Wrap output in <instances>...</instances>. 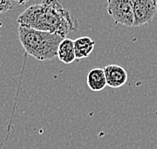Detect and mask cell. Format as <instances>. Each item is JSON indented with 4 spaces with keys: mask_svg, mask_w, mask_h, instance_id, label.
Listing matches in <instances>:
<instances>
[{
    "mask_svg": "<svg viewBox=\"0 0 157 149\" xmlns=\"http://www.w3.org/2000/svg\"><path fill=\"white\" fill-rule=\"evenodd\" d=\"M134 27L152 22L157 12L156 0H132Z\"/></svg>",
    "mask_w": 157,
    "mask_h": 149,
    "instance_id": "cell-4",
    "label": "cell"
},
{
    "mask_svg": "<svg viewBox=\"0 0 157 149\" xmlns=\"http://www.w3.org/2000/svg\"><path fill=\"white\" fill-rule=\"evenodd\" d=\"M107 86L111 88H120L127 82L128 75L123 67L117 64H109L104 68Z\"/></svg>",
    "mask_w": 157,
    "mask_h": 149,
    "instance_id": "cell-5",
    "label": "cell"
},
{
    "mask_svg": "<svg viewBox=\"0 0 157 149\" xmlns=\"http://www.w3.org/2000/svg\"><path fill=\"white\" fill-rule=\"evenodd\" d=\"M95 47V41L88 36H82L74 40L76 59H83L92 53Z\"/></svg>",
    "mask_w": 157,
    "mask_h": 149,
    "instance_id": "cell-8",
    "label": "cell"
},
{
    "mask_svg": "<svg viewBox=\"0 0 157 149\" xmlns=\"http://www.w3.org/2000/svg\"><path fill=\"white\" fill-rule=\"evenodd\" d=\"M12 3L10 0H0V14L8 12L12 9Z\"/></svg>",
    "mask_w": 157,
    "mask_h": 149,
    "instance_id": "cell-9",
    "label": "cell"
},
{
    "mask_svg": "<svg viewBox=\"0 0 157 149\" xmlns=\"http://www.w3.org/2000/svg\"><path fill=\"white\" fill-rule=\"evenodd\" d=\"M156 1H157V0H156Z\"/></svg>",
    "mask_w": 157,
    "mask_h": 149,
    "instance_id": "cell-11",
    "label": "cell"
},
{
    "mask_svg": "<svg viewBox=\"0 0 157 149\" xmlns=\"http://www.w3.org/2000/svg\"><path fill=\"white\" fill-rule=\"evenodd\" d=\"M18 38L27 54L39 61H47L57 56L58 46L64 37L19 25Z\"/></svg>",
    "mask_w": 157,
    "mask_h": 149,
    "instance_id": "cell-2",
    "label": "cell"
},
{
    "mask_svg": "<svg viewBox=\"0 0 157 149\" xmlns=\"http://www.w3.org/2000/svg\"><path fill=\"white\" fill-rule=\"evenodd\" d=\"M17 22L20 26L55 33L64 38L79 25L78 19L58 0H43L31 5L19 15Z\"/></svg>",
    "mask_w": 157,
    "mask_h": 149,
    "instance_id": "cell-1",
    "label": "cell"
},
{
    "mask_svg": "<svg viewBox=\"0 0 157 149\" xmlns=\"http://www.w3.org/2000/svg\"><path fill=\"white\" fill-rule=\"evenodd\" d=\"M86 82L90 90L98 92L107 86L105 73L103 68H93L86 76Z\"/></svg>",
    "mask_w": 157,
    "mask_h": 149,
    "instance_id": "cell-6",
    "label": "cell"
},
{
    "mask_svg": "<svg viewBox=\"0 0 157 149\" xmlns=\"http://www.w3.org/2000/svg\"><path fill=\"white\" fill-rule=\"evenodd\" d=\"M10 1H17L18 3H20V4H23V3H25L27 0H10Z\"/></svg>",
    "mask_w": 157,
    "mask_h": 149,
    "instance_id": "cell-10",
    "label": "cell"
},
{
    "mask_svg": "<svg viewBox=\"0 0 157 149\" xmlns=\"http://www.w3.org/2000/svg\"><path fill=\"white\" fill-rule=\"evenodd\" d=\"M107 12L114 21L126 27H133V5L132 0H106Z\"/></svg>",
    "mask_w": 157,
    "mask_h": 149,
    "instance_id": "cell-3",
    "label": "cell"
},
{
    "mask_svg": "<svg viewBox=\"0 0 157 149\" xmlns=\"http://www.w3.org/2000/svg\"><path fill=\"white\" fill-rule=\"evenodd\" d=\"M57 57L58 59L65 64H70L76 60L75 49H74V40L69 38H63L60 42L58 50H57Z\"/></svg>",
    "mask_w": 157,
    "mask_h": 149,
    "instance_id": "cell-7",
    "label": "cell"
}]
</instances>
